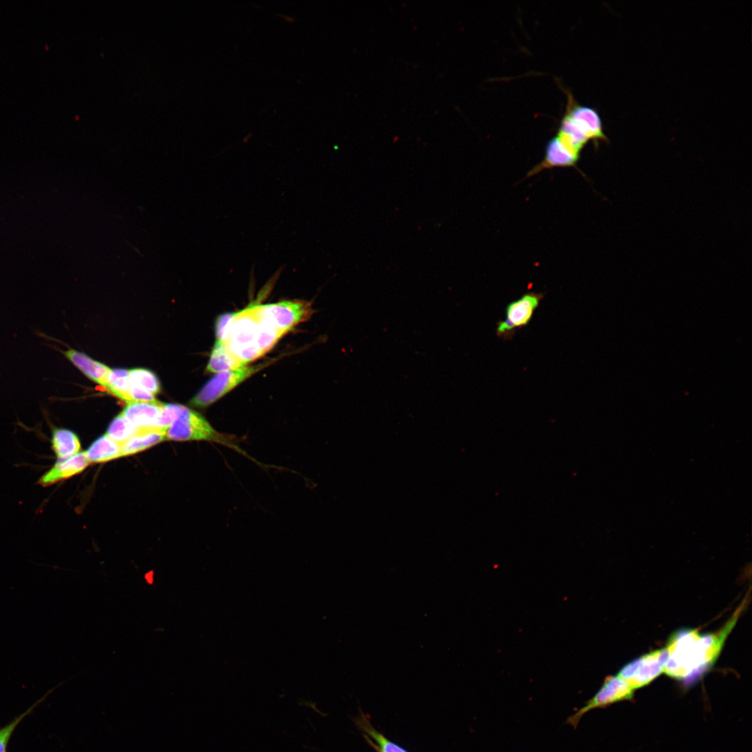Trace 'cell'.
<instances>
[{
    "label": "cell",
    "instance_id": "obj_1",
    "mask_svg": "<svg viewBox=\"0 0 752 752\" xmlns=\"http://www.w3.org/2000/svg\"><path fill=\"white\" fill-rule=\"evenodd\" d=\"M737 620L733 615L725 627L714 634L701 635L696 630H685L673 636L666 648L668 655L663 672L683 680L712 664Z\"/></svg>",
    "mask_w": 752,
    "mask_h": 752
},
{
    "label": "cell",
    "instance_id": "obj_22",
    "mask_svg": "<svg viewBox=\"0 0 752 752\" xmlns=\"http://www.w3.org/2000/svg\"><path fill=\"white\" fill-rule=\"evenodd\" d=\"M130 395L132 402H152L155 400V396L152 393L132 386L130 390Z\"/></svg>",
    "mask_w": 752,
    "mask_h": 752
},
{
    "label": "cell",
    "instance_id": "obj_13",
    "mask_svg": "<svg viewBox=\"0 0 752 752\" xmlns=\"http://www.w3.org/2000/svg\"><path fill=\"white\" fill-rule=\"evenodd\" d=\"M52 449L58 460H63L79 453L81 444L77 435L65 428H54L52 432Z\"/></svg>",
    "mask_w": 752,
    "mask_h": 752
},
{
    "label": "cell",
    "instance_id": "obj_21",
    "mask_svg": "<svg viewBox=\"0 0 752 752\" xmlns=\"http://www.w3.org/2000/svg\"><path fill=\"white\" fill-rule=\"evenodd\" d=\"M234 313H226L221 314L218 317L215 324V334L217 340L223 342L226 336V331L231 320L233 317Z\"/></svg>",
    "mask_w": 752,
    "mask_h": 752
},
{
    "label": "cell",
    "instance_id": "obj_8",
    "mask_svg": "<svg viewBox=\"0 0 752 752\" xmlns=\"http://www.w3.org/2000/svg\"><path fill=\"white\" fill-rule=\"evenodd\" d=\"M633 690L626 682L618 675L606 678L598 692L574 714L572 715L568 722L575 726L581 716L587 712L597 707H604L614 702L629 698Z\"/></svg>",
    "mask_w": 752,
    "mask_h": 752
},
{
    "label": "cell",
    "instance_id": "obj_4",
    "mask_svg": "<svg viewBox=\"0 0 752 752\" xmlns=\"http://www.w3.org/2000/svg\"><path fill=\"white\" fill-rule=\"evenodd\" d=\"M264 366L263 364L251 366L246 365L216 374L191 399L190 404L198 408L207 407Z\"/></svg>",
    "mask_w": 752,
    "mask_h": 752
},
{
    "label": "cell",
    "instance_id": "obj_20",
    "mask_svg": "<svg viewBox=\"0 0 752 752\" xmlns=\"http://www.w3.org/2000/svg\"><path fill=\"white\" fill-rule=\"evenodd\" d=\"M32 708L21 714L10 723L0 730V752H6L7 743L15 727L20 721L31 710Z\"/></svg>",
    "mask_w": 752,
    "mask_h": 752
},
{
    "label": "cell",
    "instance_id": "obj_2",
    "mask_svg": "<svg viewBox=\"0 0 752 752\" xmlns=\"http://www.w3.org/2000/svg\"><path fill=\"white\" fill-rule=\"evenodd\" d=\"M283 336L252 306L234 313L223 343L246 365L272 349Z\"/></svg>",
    "mask_w": 752,
    "mask_h": 752
},
{
    "label": "cell",
    "instance_id": "obj_10",
    "mask_svg": "<svg viewBox=\"0 0 752 752\" xmlns=\"http://www.w3.org/2000/svg\"><path fill=\"white\" fill-rule=\"evenodd\" d=\"M164 406V403L156 400L131 402L126 405L121 414L136 428L156 427Z\"/></svg>",
    "mask_w": 752,
    "mask_h": 752
},
{
    "label": "cell",
    "instance_id": "obj_9",
    "mask_svg": "<svg viewBox=\"0 0 752 752\" xmlns=\"http://www.w3.org/2000/svg\"><path fill=\"white\" fill-rule=\"evenodd\" d=\"M84 452L79 453L55 464L39 478L38 483L43 487L52 485L82 472L89 464Z\"/></svg>",
    "mask_w": 752,
    "mask_h": 752
},
{
    "label": "cell",
    "instance_id": "obj_7",
    "mask_svg": "<svg viewBox=\"0 0 752 752\" xmlns=\"http://www.w3.org/2000/svg\"><path fill=\"white\" fill-rule=\"evenodd\" d=\"M667 655L666 648L651 652L625 665L618 675L632 690L640 688L663 673Z\"/></svg>",
    "mask_w": 752,
    "mask_h": 752
},
{
    "label": "cell",
    "instance_id": "obj_3",
    "mask_svg": "<svg viewBox=\"0 0 752 752\" xmlns=\"http://www.w3.org/2000/svg\"><path fill=\"white\" fill-rule=\"evenodd\" d=\"M166 436V439L173 441H206L218 444L260 464L240 446L235 436L217 431L200 414L182 405L177 417L168 428Z\"/></svg>",
    "mask_w": 752,
    "mask_h": 752
},
{
    "label": "cell",
    "instance_id": "obj_11",
    "mask_svg": "<svg viewBox=\"0 0 752 752\" xmlns=\"http://www.w3.org/2000/svg\"><path fill=\"white\" fill-rule=\"evenodd\" d=\"M166 430L157 427L137 428L135 434L121 444L120 457L145 451L166 438Z\"/></svg>",
    "mask_w": 752,
    "mask_h": 752
},
{
    "label": "cell",
    "instance_id": "obj_5",
    "mask_svg": "<svg viewBox=\"0 0 752 752\" xmlns=\"http://www.w3.org/2000/svg\"><path fill=\"white\" fill-rule=\"evenodd\" d=\"M256 308L260 314L283 335L308 320L313 313L311 302L303 300L256 305Z\"/></svg>",
    "mask_w": 752,
    "mask_h": 752
},
{
    "label": "cell",
    "instance_id": "obj_19",
    "mask_svg": "<svg viewBox=\"0 0 752 752\" xmlns=\"http://www.w3.org/2000/svg\"><path fill=\"white\" fill-rule=\"evenodd\" d=\"M365 730L379 744L383 752H407L398 746L389 741L382 735L368 725H366Z\"/></svg>",
    "mask_w": 752,
    "mask_h": 752
},
{
    "label": "cell",
    "instance_id": "obj_12",
    "mask_svg": "<svg viewBox=\"0 0 752 752\" xmlns=\"http://www.w3.org/2000/svg\"><path fill=\"white\" fill-rule=\"evenodd\" d=\"M63 354L88 378L105 386L111 370L109 367L73 349L64 351Z\"/></svg>",
    "mask_w": 752,
    "mask_h": 752
},
{
    "label": "cell",
    "instance_id": "obj_18",
    "mask_svg": "<svg viewBox=\"0 0 752 752\" xmlns=\"http://www.w3.org/2000/svg\"><path fill=\"white\" fill-rule=\"evenodd\" d=\"M126 418L120 413L110 423L106 434L120 445L132 437L136 432Z\"/></svg>",
    "mask_w": 752,
    "mask_h": 752
},
{
    "label": "cell",
    "instance_id": "obj_17",
    "mask_svg": "<svg viewBox=\"0 0 752 752\" xmlns=\"http://www.w3.org/2000/svg\"><path fill=\"white\" fill-rule=\"evenodd\" d=\"M129 379L132 386H134L152 395L160 390L157 377L151 371L143 368H134L129 370Z\"/></svg>",
    "mask_w": 752,
    "mask_h": 752
},
{
    "label": "cell",
    "instance_id": "obj_15",
    "mask_svg": "<svg viewBox=\"0 0 752 752\" xmlns=\"http://www.w3.org/2000/svg\"><path fill=\"white\" fill-rule=\"evenodd\" d=\"M120 446L105 434L97 439L84 453L89 462H105L120 457Z\"/></svg>",
    "mask_w": 752,
    "mask_h": 752
},
{
    "label": "cell",
    "instance_id": "obj_16",
    "mask_svg": "<svg viewBox=\"0 0 752 752\" xmlns=\"http://www.w3.org/2000/svg\"><path fill=\"white\" fill-rule=\"evenodd\" d=\"M105 387L111 394L127 404L132 402L130 395L131 384L129 370L120 368L111 370L107 378Z\"/></svg>",
    "mask_w": 752,
    "mask_h": 752
},
{
    "label": "cell",
    "instance_id": "obj_6",
    "mask_svg": "<svg viewBox=\"0 0 752 752\" xmlns=\"http://www.w3.org/2000/svg\"><path fill=\"white\" fill-rule=\"evenodd\" d=\"M544 294L528 292L508 304L505 319L496 322V334L503 340H511L518 329L529 324Z\"/></svg>",
    "mask_w": 752,
    "mask_h": 752
},
{
    "label": "cell",
    "instance_id": "obj_14",
    "mask_svg": "<svg viewBox=\"0 0 752 752\" xmlns=\"http://www.w3.org/2000/svg\"><path fill=\"white\" fill-rule=\"evenodd\" d=\"M228 350L223 342L216 340L211 354L206 371L211 373H219L244 366Z\"/></svg>",
    "mask_w": 752,
    "mask_h": 752
}]
</instances>
